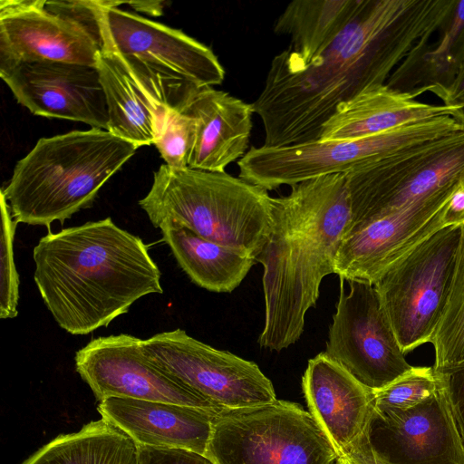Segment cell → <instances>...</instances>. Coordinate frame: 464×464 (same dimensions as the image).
Instances as JSON below:
<instances>
[{"mask_svg":"<svg viewBox=\"0 0 464 464\" xmlns=\"http://www.w3.org/2000/svg\"><path fill=\"white\" fill-rule=\"evenodd\" d=\"M102 419L136 445L182 449L205 456L212 423L219 411L126 398L99 401ZM222 410V409H221Z\"/></svg>","mask_w":464,"mask_h":464,"instance_id":"19","label":"cell"},{"mask_svg":"<svg viewBox=\"0 0 464 464\" xmlns=\"http://www.w3.org/2000/svg\"><path fill=\"white\" fill-rule=\"evenodd\" d=\"M136 446L140 464H213L204 455L182 449Z\"/></svg>","mask_w":464,"mask_h":464,"instance_id":"31","label":"cell"},{"mask_svg":"<svg viewBox=\"0 0 464 464\" xmlns=\"http://www.w3.org/2000/svg\"><path fill=\"white\" fill-rule=\"evenodd\" d=\"M463 182L345 235L335 257L334 274L345 281L373 285L388 268L447 227L443 220L445 208Z\"/></svg>","mask_w":464,"mask_h":464,"instance_id":"14","label":"cell"},{"mask_svg":"<svg viewBox=\"0 0 464 464\" xmlns=\"http://www.w3.org/2000/svg\"><path fill=\"white\" fill-rule=\"evenodd\" d=\"M196 121L188 168L224 172L247 152L253 103L212 87L196 88L180 109Z\"/></svg>","mask_w":464,"mask_h":464,"instance_id":"20","label":"cell"},{"mask_svg":"<svg viewBox=\"0 0 464 464\" xmlns=\"http://www.w3.org/2000/svg\"><path fill=\"white\" fill-rule=\"evenodd\" d=\"M463 130V121L440 116L353 140L251 147L237 161L239 178L267 191L283 185L293 187L318 177L346 173L369 161Z\"/></svg>","mask_w":464,"mask_h":464,"instance_id":"6","label":"cell"},{"mask_svg":"<svg viewBox=\"0 0 464 464\" xmlns=\"http://www.w3.org/2000/svg\"><path fill=\"white\" fill-rule=\"evenodd\" d=\"M74 361L98 401L126 398L221 410L155 364L144 353L143 340L136 336L92 339L76 352Z\"/></svg>","mask_w":464,"mask_h":464,"instance_id":"13","label":"cell"},{"mask_svg":"<svg viewBox=\"0 0 464 464\" xmlns=\"http://www.w3.org/2000/svg\"><path fill=\"white\" fill-rule=\"evenodd\" d=\"M430 343L434 369L464 361V226L450 295Z\"/></svg>","mask_w":464,"mask_h":464,"instance_id":"26","label":"cell"},{"mask_svg":"<svg viewBox=\"0 0 464 464\" xmlns=\"http://www.w3.org/2000/svg\"><path fill=\"white\" fill-rule=\"evenodd\" d=\"M446 227L464 226V182L454 191L444 211Z\"/></svg>","mask_w":464,"mask_h":464,"instance_id":"34","label":"cell"},{"mask_svg":"<svg viewBox=\"0 0 464 464\" xmlns=\"http://www.w3.org/2000/svg\"><path fill=\"white\" fill-rule=\"evenodd\" d=\"M99 71L109 114L108 130L138 148L154 145L169 109H181L198 88L131 56L101 50Z\"/></svg>","mask_w":464,"mask_h":464,"instance_id":"11","label":"cell"},{"mask_svg":"<svg viewBox=\"0 0 464 464\" xmlns=\"http://www.w3.org/2000/svg\"><path fill=\"white\" fill-rule=\"evenodd\" d=\"M179 266L197 285L216 293H230L244 280L256 260L230 247L207 240L191 230L160 228Z\"/></svg>","mask_w":464,"mask_h":464,"instance_id":"24","label":"cell"},{"mask_svg":"<svg viewBox=\"0 0 464 464\" xmlns=\"http://www.w3.org/2000/svg\"><path fill=\"white\" fill-rule=\"evenodd\" d=\"M145 354L159 367L220 409H238L276 400L271 381L254 362L218 350L184 330L143 340Z\"/></svg>","mask_w":464,"mask_h":464,"instance_id":"10","label":"cell"},{"mask_svg":"<svg viewBox=\"0 0 464 464\" xmlns=\"http://www.w3.org/2000/svg\"><path fill=\"white\" fill-rule=\"evenodd\" d=\"M364 0H294L276 19L274 32L288 35V49L274 58L302 69L319 57L355 17Z\"/></svg>","mask_w":464,"mask_h":464,"instance_id":"23","label":"cell"},{"mask_svg":"<svg viewBox=\"0 0 464 464\" xmlns=\"http://www.w3.org/2000/svg\"><path fill=\"white\" fill-rule=\"evenodd\" d=\"M336 464H388L372 448L365 430L344 451L338 455Z\"/></svg>","mask_w":464,"mask_h":464,"instance_id":"32","label":"cell"},{"mask_svg":"<svg viewBox=\"0 0 464 464\" xmlns=\"http://www.w3.org/2000/svg\"><path fill=\"white\" fill-rule=\"evenodd\" d=\"M196 121L180 109H169L154 146L170 168H188L195 137Z\"/></svg>","mask_w":464,"mask_h":464,"instance_id":"29","label":"cell"},{"mask_svg":"<svg viewBox=\"0 0 464 464\" xmlns=\"http://www.w3.org/2000/svg\"><path fill=\"white\" fill-rule=\"evenodd\" d=\"M434 372L464 446V361Z\"/></svg>","mask_w":464,"mask_h":464,"instance_id":"30","label":"cell"},{"mask_svg":"<svg viewBox=\"0 0 464 464\" xmlns=\"http://www.w3.org/2000/svg\"><path fill=\"white\" fill-rule=\"evenodd\" d=\"M366 431L388 464H464V446L440 389L409 409L374 403Z\"/></svg>","mask_w":464,"mask_h":464,"instance_id":"17","label":"cell"},{"mask_svg":"<svg viewBox=\"0 0 464 464\" xmlns=\"http://www.w3.org/2000/svg\"><path fill=\"white\" fill-rule=\"evenodd\" d=\"M438 389L433 366H412L392 383L374 392V403L389 408L409 409L422 402Z\"/></svg>","mask_w":464,"mask_h":464,"instance_id":"27","label":"cell"},{"mask_svg":"<svg viewBox=\"0 0 464 464\" xmlns=\"http://www.w3.org/2000/svg\"><path fill=\"white\" fill-rule=\"evenodd\" d=\"M350 221L344 173L301 182L288 195L272 198L271 230L255 259L264 268L261 347L280 352L300 339L322 280L334 274Z\"/></svg>","mask_w":464,"mask_h":464,"instance_id":"2","label":"cell"},{"mask_svg":"<svg viewBox=\"0 0 464 464\" xmlns=\"http://www.w3.org/2000/svg\"><path fill=\"white\" fill-rule=\"evenodd\" d=\"M22 464H140L135 442L103 419L63 434Z\"/></svg>","mask_w":464,"mask_h":464,"instance_id":"25","label":"cell"},{"mask_svg":"<svg viewBox=\"0 0 464 464\" xmlns=\"http://www.w3.org/2000/svg\"><path fill=\"white\" fill-rule=\"evenodd\" d=\"M123 4L93 1L101 50L137 58L198 88L223 82L225 69L210 47L181 30L119 8Z\"/></svg>","mask_w":464,"mask_h":464,"instance_id":"12","label":"cell"},{"mask_svg":"<svg viewBox=\"0 0 464 464\" xmlns=\"http://www.w3.org/2000/svg\"><path fill=\"white\" fill-rule=\"evenodd\" d=\"M0 76L17 102L33 114L108 130V107L96 66L23 62L0 69Z\"/></svg>","mask_w":464,"mask_h":464,"instance_id":"16","label":"cell"},{"mask_svg":"<svg viewBox=\"0 0 464 464\" xmlns=\"http://www.w3.org/2000/svg\"><path fill=\"white\" fill-rule=\"evenodd\" d=\"M138 147L106 130L91 128L38 140L1 189L17 223L62 225L91 208L102 186Z\"/></svg>","mask_w":464,"mask_h":464,"instance_id":"4","label":"cell"},{"mask_svg":"<svg viewBox=\"0 0 464 464\" xmlns=\"http://www.w3.org/2000/svg\"><path fill=\"white\" fill-rule=\"evenodd\" d=\"M139 205L157 228L186 227L254 259L272 226L267 190L226 171L177 169L162 164Z\"/></svg>","mask_w":464,"mask_h":464,"instance_id":"5","label":"cell"},{"mask_svg":"<svg viewBox=\"0 0 464 464\" xmlns=\"http://www.w3.org/2000/svg\"><path fill=\"white\" fill-rule=\"evenodd\" d=\"M415 91H400L387 84L370 88L339 105L322 128L320 140H353L371 137L404 123L440 116L464 122L458 106L417 101Z\"/></svg>","mask_w":464,"mask_h":464,"instance_id":"22","label":"cell"},{"mask_svg":"<svg viewBox=\"0 0 464 464\" xmlns=\"http://www.w3.org/2000/svg\"><path fill=\"white\" fill-rule=\"evenodd\" d=\"M1 198V290L0 317L14 318L18 314L19 276L14 265V240L18 224L12 217L4 194Z\"/></svg>","mask_w":464,"mask_h":464,"instance_id":"28","label":"cell"},{"mask_svg":"<svg viewBox=\"0 0 464 464\" xmlns=\"http://www.w3.org/2000/svg\"><path fill=\"white\" fill-rule=\"evenodd\" d=\"M336 464V463H335Z\"/></svg>","mask_w":464,"mask_h":464,"instance_id":"36","label":"cell"},{"mask_svg":"<svg viewBox=\"0 0 464 464\" xmlns=\"http://www.w3.org/2000/svg\"><path fill=\"white\" fill-rule=\"evenodd\" d=\"M205 457L213 464H335L338 454L308 411L276 399L220 410Z\"/></svg>","mask_w":464,"mask_h":464,"instance_id":"7","label":"cell"},{"mask_svg":"<svg viewBox=\"0 0 464 464\" xmlns=\"http://www.w3.org/2000/svg\"><path fill=\"white\" fill-rule=\"evenodd\" d=\"M456 0H364L333 44L302 69L273 58L253 102L263 123L264 146L320 140L337 107L386 84L392 70L426 46L450 18Z\"/></svg>","mask_w":464,"mask_h":464,"instance_id":"1","label":"cell"},{"mask_svg":"<svg viewBox=\"0 0 464 464\" xmlns=\"http://www.w3.org/2000/svg\"><path fill=\"white\" fill-rule=\"evenodd\" d=\"M302 387L308 411L338 455L366 430L374 392L324 353L308 361Z\"/></svg>","mask_w":464,"mask_h":464,"instance_id":"18","label":"cell"},{"mask_svg":"<svg viewBox=\"0 0 464 464\" xmlns=\"http://www.w3.org/2000/svg\"><path fill=\"white\" fill-rule=\"evenodd\" d=\"M100 52L90 29L53 1H0V69L34 61L96 66Z\"/></svg>","mask_w":464,"mask_h":464,"instance_id":"15","label":"cell"},{"mask_svg":"<svg viewBox=\"0 0 464 464\" xmlns=\"http://www.w3.org/2000/svg\"><path fill=\"white\" fill-rule=\"evenodd\" d=\"M460 237L459 226L439 230L373 283L404 354L432 341L450 295Z\"/></svg>","mask_w":464,"mask_h":464,"instance_id":"8","label":"cell"},{"mask_svg":"<svg viewBox=\"0 0 464 464\" xmlns=\"http://www.w3.org/2000/svg\"><path fill=\"white\" fill-rule=\"evenodd\" d=\"M340 278V295L324 353L357 381L376 392L409 372L373 285Z\"/></svg>","mask_w":464,"mask_h":464,"instance_id":"9","label":"cell"},{"mask_svg":"<svg viewBox=\"0 0 464 464\" xmlns=\"http://www.w3.org/2000/svg\"><path fill=\"white\" fill-rule=\"evenodd\" d=\"M433 93L443 101V104L459 107L464 116V47L459 54L454 80L447 87Z\"/></svg>","mask_w":464,"mask_h":464,"instance_id":"33","label":"cell"},{"mask_svg":"<svg viewBox=\"0 0 464 464\" xmlns=\"http://www.w3.org/2000/svg\"><path fill=\"white\" fill-rule=\"evenodd\" d=\"M33 258L45 306L74 335L107 326L140 298L163 292L148 246L111 218L49 232Z\"/></svg>","mask_w":464,"mask_h":464,"instance_id":"3","label":"cell"},{"mask_svg":"<svg viewBox=\"0 0 464 464\" xmlns=\"http://www.w3.org/2000/svg\"><path fill=\"white\" fill-rule=\"evenodd\" d=\"M464 143V130L369 161L346 173L351 221L345 235L381 218L390 201L422 169Z\"/></svg>","mask_w":464,"mask_h":464,"instance_id":"21","label":"cell"},{"mask_svg":"<svg viewBox=\"0 0 464 464\" xmlns=\"http://www.w3.org/2000/svg\"><path fill=\"white\" fill-rule=\"evenodd\" d=\"M135 11L153 16L162 14L163 2L161 1H136L127 2Z\"/></svg>","mask_w":464,"mask_h":464,"instance_id":"35","label":"cell"}]
</instances>
